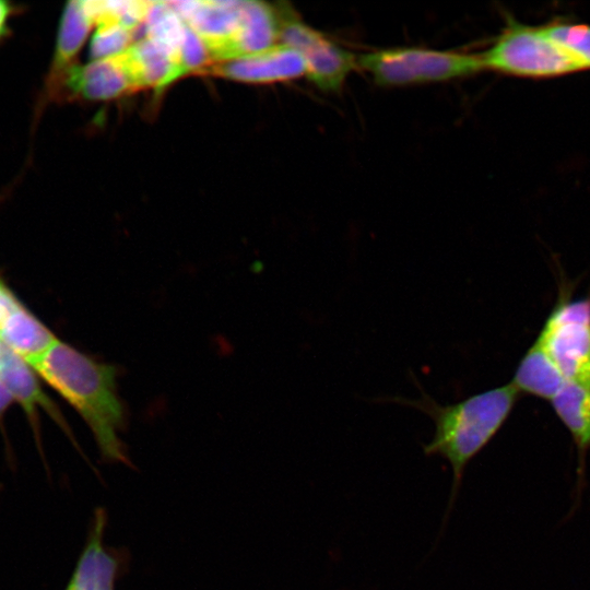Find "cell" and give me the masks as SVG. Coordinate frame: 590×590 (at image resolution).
Wrapping results in <instances>:
<instances>
[{
    "instance_id": "8fae6325",
    "label": "cell",
    "mask_w": 590,
    "mask_h": 590,
    "mask_svg": "<svg viewBox=\"0 0 590 590\" xmlns=\"http://www.w3.org/2000/svg\"><path fill=\"white\" fill-rule=\"evenodd\" d=\"M0 380L27 415L38 439L37 411L44 409L73 440L61 413L43 391L39 376L21 356L0 342ZM74 441V440H73ZM75 442V441H74Z\"/></svg>"
},
{
    "instance_id": "d6986e66",
    "label": "cell",
    "mask_w": 590,
    "mask_h": 590,
    "mask_svg": "<svg viewBox=\"0 0 590 590\" xmlns=\"http://www.w3.org/2000/svg\"><path fill=\"white\" fill-rule=\"evenodd\" d=\"M541 28L548 38L574 55L585 69L590 68V26L553 23Z\"/></svg>"
},
{
    "instance_id": "ffe728a7",
    "label": "cell",
    "mask_w": 590,
    "mask_h": 590,
    "mask_svg": "<svg viewBox=\"0 0 590 590\" xmlns=\"http://www.w3.org/2000/svg\"><path fill=\"white\" fill-rule=\"evenodd\" d=\"M134 33L115 23L96 25L91 40V57L93 60L116 56L128 49Z\"/></svg>"
},
{
    "instance_id": "5b68a950",
    "label": "cell",
    "mask_w": 590,
    "mask_h": 590,
    "mask_svg": "<svg viewBox=\"0 0 590 590\" xmlns=\"http://www.w3.org/2000/svg\"><path fill=\"white\" fill-rule=\"evenodd\" d=\"M281 30L279 43L294 48L303 58L306 78L318 90L337 93L357 69V56L328 35L303 21L286 2H279Z\"/></svg>"
},
{
    "instance_id": "277c9868",
    "label": "cell",
    "mask_w": 590,
    "mask_h": 590,
    "mask_svg": "<svg viewBox=\"0 0 590 590\" xmlns=\"http://www.w3.org/2000/svg\"><path fill=\"white\" fill-rule=\"evenodd\" d=\"M480 57L484 69L519 76L548 78L585 70L574 55L548 38L541 27L511 19Z\"/></svg>"
},
{
    "instance_id": "ac0fdd59",
    "label": "cell",
    "mask_w": 590,
    "mask_h": 590,
    "mask_svg": "<svg viewBox=\"0 0 590 590\" xmlns=\"http://www.w3.org/2000/svg\"><path fill=\"white\" fill-rule=\"evenodd\" d=\"M144 28L145 38L165 47L175 57L179 67V55L187 25L169 2L150 1Z\"/></svg>"
},
{
    "instance_id": "7402d4cb",
    "label": "cell",
    "mask_w": 590,
    "mask_h": 590,
    "mask_svg": "<svg viewBox=\"0 0 590 590\" xmlns=\"http://www.w3.org/2000/svg\"><path fill=\"white\" fill-rule=\"evenodd\" d=\"M14 402V399L7 387L0 380V421L2 420L5 411Z\"/></svg>"
},
{
    "instance_id": "ba28073f",
    "label": "cell",
    "mask_w": 590,
    "mask_h": 590,
    "mask_svg": "<svg viewBox=\"0 0 590 590\" xmlns=\"http://www.w3.org/2000/svg\"><path fill=\"white\" fill-rule=\"evenodd\" d=\"M94 23L82 1H69L60 16L56 45L38 101L35 105L33 125H36L47 104L57 99L61 82L74 66V59L85 43Z\"/></svg>"
},
{
    "instance_id": "7a4b0ae2",
    "label": "cell",
    "mask_w": 590,
    "mask_h": 590,
    "mask_svg": "<svg viewBox=\"0 0 590 590\" xmlns=\"http://www.w3.org/2000/svg\"><path fill=\"white\" fill-rule=\"evenodd\" d=\"M83 418L102 457L131 465L119 437L125 409L117 390V369L58 341L32 366Z\"/></svg>"
},
{
    "instance_id": "8992f818",
    "label": "cell",
    "mask_w": 590,
    "mask_h": 590,
    "mask_svg": "<svg viewBox=\"0 0 590 590\" xmlns=\"http://www.w3.org/2000/svg\"><path fill=\"white\" fill-rule=\"evenodd\" d=\"M535 341L567 382L590 388V299H560Z\"/></svg>"
},
{
    "instance_id": "44dd1931",
    "label": "cell",
    "mask_w": 590,
    "mask_h": 590,
    "mask_svg": "<svg viewBox=\"0 0 590 590\" xmlns=\"http://www.w3.org/2000/svg\"><path fill=\"white\" fill-rule=\"evenodd\" d=\"M25 11L23 4L0 0V45L4 44L13 34V20Z\"/></svg>"
},
{
    "instance_id": "9a60e30c",
    "label": "cell",
    "mask_w": 590,
    "mask_h": 590,
    "mask_svg": "<svg viewBox=\"0 0 590 590\" xmlns=\"http://www.w3.org/2000/svg\"><path fill=\"white\" fill-rule=\"evenodd\" d=\"M122 54L135 90L166 87L181 78L175 57L149 38L132 44Z\"/></svg>"
},
{
    "instance_id": "2e32d148",
    "label": "cell",
    "mask_w": 590,
    "mask_h": 590,
    "mask_svg": "<svg viewBox=\"0 0 590 590\" xmlns=\"http://www.w3.org/2000/svg\"><path fill=\"white\" fill-rule=\"evenodd\" d=\"M58 341L54 332L23 305L12 311L0 326V342L31 366Z\"/></svg>"
},
{
    "instance_id": "5bb4252c",
    "label": "cell",
    "mask_w": 590,
    "mask_h": 590,
    "mask_svg": "<svg viewBox=\"0 0 590 590\" xmlns=\"http://www.w3.org/2000/svg\"><path fill=\"white\" fill-rule=\"evenodd\" d=\"M550 403L570 433L578 452L575 509L586 483V455L590 449V388L567 382Z\"/></svg>"
},
{
    "instance_id": "4fadbf2b",
    "label": "cell",
    "mask_w": 590,
    "mask_h": 590,
    "mask_svg": "<svg viewBox=\"0 0 590 590\" xmlns=\"http://www.w3.org/2000/svg\"><path fill=\"white\" fill-rule=\"evenodd\" d=\"M106 522V511L97 508L86 545L66 590H114L119 559L103 544Z\"/></svg>"
},
{
    "instance_id": "3957f363",
    "label": "cell",
    "mask_w": 590,
    "mask_h": 590,
    "mask_svg": "<svg viewBox=\"0 0 590 590\" xmlns=\"http://www.w3.org/2000/svg\"><path fill=\"white\" fill-rule=\"evenodd\" d=\"M357 67L382 87L446 82L484 69L480 55L417 46L381 48L357 55Z\"/></svg>"
},
{
    "instance_id": "30bf717a",
    "label": "cell",
    "mask_w": 590,
    "mask_h": 590,
    "mask_svg": "<svg viewBox=\"0 0 590 590\" xmlns=\"http://www.w3.org/2000/svg\"><path fill=\"white\" fill-rule=\"evenodd\" d=\"M278 3L243 1L239 25L233 36L211 55V63L238 58L274 46L280 40Z\"/></svg>"
},
{
    "instance_id": "52a82bcc",
    "label": "cell",
    "mask_w": 590,
    "mask_h": 590,
    "mask_svg": "<svg viewBox=\"0 0 590 590\" xmlns=\"http://www.w3.org/2000/svg\"><path fill=\"white\" fill-rule=\"evenodd\" d=\"M196 74L246 83L270 84L306 76V67L302 56L294 48L278 43L253 54L209 63Z\"/></svg>"
},
{
    "instance_id": "7c38bea8",
    "label": "cell",
    "mask_w": 590,
    "mask_h": 590,
    "mask_svg": "<svg viewBox=\"0 0 590 590\" xmlns=\"http://www.w3.org/2000/svg\"><path fill=\"white\" fill-rule=\"evenodd\" d=\"M169 4L211 55L236 32L243 1H172Z\"/></svg>"
},
{
    "instance_id": "6da1fadb",
    "label": "cell",
    "mask_w": 590,
    "mask_h": 590,
    "mask_svg": "<svg viewBox=\"0 0 590 590\" xmlns=\"http://www.w3.org/2000/svg\"><path fill=\"white\" fill-rule=\"evenodd\" d=\"M420 390L418 399L380 397L378 402H391L414 408L432 418L435 433L423 446L426 456L444 458L452 469V484L442 526L451 512L469 462L495 437L512 412L520 392L511 384L493 388L451 404L433 399L411 373Z\"/></svg>"
},
{
    "instance_id": "e0dca14e",
    "label": "cell",
    "mask_w": 590,
    "mask_h": 590,
    "mask_svg": "<svg viewBox=\"0 0 590 590\" xmlns=\"http://www.w3.org/2000/svg\"><path fill=\"white\" fill-rule=\"evenodd\" d=\"M510 382L520 393L548 401L567 384L560 370L536 341L520 359Z\"/></svg>"
},
{
    "instance_id": "9c48e42d",
    "label": "cell",
    "mask_w": 590,
    "mask_h": 590,
    "mask_svg": "<svg viewBox=\"0 0 590 590\" xmlns=\"http://www.w3.org/2000/svg\"><path fill=\"white\" fill-rule=\"evenodd\" d=\"M122 52L83 66L74 64L64 75L57 99L106 101L135 91Z\"/></svg>"
}]
</instances>
